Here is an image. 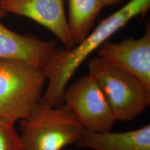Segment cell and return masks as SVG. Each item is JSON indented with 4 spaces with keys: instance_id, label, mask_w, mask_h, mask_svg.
Wrapping results in <instances>:
<instances>
[{
    "instance_id": "obj_11",
    "label": "cell",
    "mask_w": 150,
    "mask_h": 150,
    "mask_svg": "<svg viewBox=\"0 0 150 150\" xmlns=\"http://www.w3.org/2000/svg\"><path fill=\"white\" fill-rule=\"evenodd\" d=\"M16 122L0 117V150H22L20 135L15 127Z\"/></svg>"
},
{
    "instance_id": "obj_9",
    "label": "cell",
    "mask_w": 150,
    "mask_h": 150,
    "mask_svg": "<svg viewBox=\"0 0 150 150\" xmlns=\"http://www.w3.org/2000/svg\"><path fill=\"white\" fill-rule=\"evenodd\" d=\"M76 145L93 150H150V125L125 132L86 131Z\"/></svg>"
},
{
    "instance_id": "obj_7",
    "label": "cell",
    "mask_w": 150,
    "mask_h": 150,
    "mask_svg": "<svg viewBox=\"0 0 150 150\" xmlns=\"http://www.w3.org/2000/svg\"><path fill=\"white\" fill-rule=\"evenodd\" d=\"M65 0H2L0 8L7 13L29 18L50 30L64 45L74 47L65 12Z\"/></svg>"
},
{
    "instance_id": "obj_4",
    "label": "cell",
    "mask_w": 150,
    "mask_h": 150,
    "mask_svg": "<svg viewBox=\"0 0 150 150\" xmlns=\"http://www.w3.org/2000/svg\"><path fill=\"white\" fill-rule=\"evenodd\" d=\"M88 65V74L104 93L116 121L132 120L150 105V88L133 74L99 56Z\"/></svg>"
},
{
    "instance_id": "obj_13",
    "label": "cell",
    "mask_w": 150,
    "mask_h": 150,
    "mask_svg": "<svg viewBox=\"0 0 150 150\" xmlns=\"http://www.w3.org/2000/svg\"><path fill=\"white\" fill-rule=\"evenodd\" d=\"M1 1H2V0H0V5H1Z\"/></svg>"
},
{
    "instance_id": "obj_2",
    "label": "cell",
    "mask_w": 150,
    "mask_h": 150,
    "mask_svg": "<svg viewBox=\"0 0 150 150\" xmlns=\"http://www.w3.org/2000/svg\"><path fill=\"white\" fill-rule=\"evenodd\" d=\"M22 150H62L77 144L83 127L64 104H39L32 113L20 120Z\"/></svg>"
},
{
    "instance_id": "obj_5",
    "label": "cell",
    "mask_w": 150,
    "mask_h": 150,
    "mask_svg": "<svg viewBox=\"0 0 150 150\" xmlns=\"http://www.w3.org/2000/svg\"><path fill=\"white\" fill-rule=\"evenodd\" d=\"M63 104L86 131L108 132L116 122L104 93L89 74L65 88Z\"/></svg>"
},
{
    "instance_id": "obj_3",
    "label": "cell",
    "mask_w": 150,
    "mask_h": 150,
    "mask_svg": "<svg viewBox=\"0 0 150 150\" xmlns=\"http://www.w3.org/2000/svg\"><path fill=\"white\" fill-rule=\"evenodd\" d=\"M45 73L24 62L0 59V117L26 119L40 103Z\"/></svg>"
},
{
    "instance_id": "obj_12",
    "label": "cell",
    "mask_w": 150,
    "mask_h": 150,
    "mask_svg": "<svg viewBox=\"0 0 150 150\" xmlns=\"http://www.w3.org/2000/svg\"><path fill=\"white\" fill-rule=\"evenodd\" d=\"M102 2L103 6H112L115 5L123 0H101Z\"/></svg>"
},
{
    "instance_id": "obj_10",
    "label": "cell",
    "mask_w": 150,
    "mask_h": 150,
    "mask_svg": "<svg viewBox=\"0 0 150 150\" xmlns=\"http://www.w3.org/2000/svg\"><path fill=\"white\" fill-rule=\"evenodd\" d=\"M103 8L101 0H68L67 24L74 46L91 32Z\"/></svg>"
},
{
    "instance_id": "obj_6",
    "label": "cell",
    "mask_w": 150,
    "mask_h": 150,
    "mask_svg": "<svg viewBox=\"0 0 150 150\" xmlns=\"http://www.w3.org/2000/svg\"><path fill=\"white\" fill-rule=\"evenodd\" d=\"M7 14L0 8V59L24 62L42 70L47 76L63 49L58 47L55 40L11 31L1 22Z\"/></svg>"
},
{
    "instance_id": "obj_1",
    "label": "cell",
    "mask_w": 150,
    "mask_h": 150,
    "mask_svg": "<svg viewBox=\"0 0 150 150\" xmlns=\"http://www.w3.org/2000/svg\"><path fill=\"white\" fill-rule=\"evenodd\" d=\"M149 8L150 0H130L101 21L94 31L74 47L63 49L47 75L48 85L40 104L51 106L63 104V95L67 83L86 58L131 20L145 15Z\"/></svg>"
},
{
    "instance_id": "obj_8",
    "label": "cell",
    "mask_w": 150,
    "mask_h": 150,
    "mask_svg": "<svg viewBox=\"0 0 150 150\" xmlns=\"http://www.w3.org/2000/svg\"><path fill=\"white\" fill-rule=\"evenodd\" d=\"M99 57L127 71L150 88V29L139 38L129 37L120 42L106 41L98 49Z\"/></svg>"
}]
</instances>
